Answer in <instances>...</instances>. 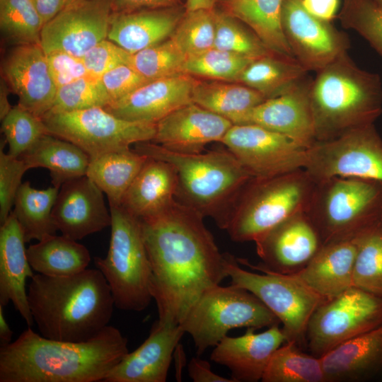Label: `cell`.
Wrapping results in <instances>:
<instances>
[{
	"label": "cell",
	"mask_w": 382,
	"mask_h": 382,
	"mask_svg": "<svg viewBox=\"0 0 382 382\" xmlns=\"http://www.w3.org/2000/svg\"><path fill=\"white\" fill-rule=\"evenodd\" d=\"M11 89L5 80L1 77L0 81V119L2 120L9 112L13 106L8 100Z\"/></svg>",
	"instance_id": "55"
},
{
	"label": "cell",
	"mask_w": 382,
	"mask_h": 382,
	"mask_svg": "<svg viewBox=\"0 0 382 382\" xmlns=\"http://www.w3.org/2000/svg\"><path fill=\"white\" fill-rule=\"evenodd\" d=\"M374 1H375L378 4L382 6V0H374Z\"/></svg>",
	"instance_id": "58"
},
{
	"label": "cell",
	"mask_w": 382,
	"mask_h": 382,
	"mask_svg": "<svg viewBox=\"0 0 382 382\" xmlns=\"http://www.w3.org/2000/svg\"><path fill=\"white\" fill-rule=\"evenodd\" d=\"M49 69L57 88L90 76L82 57L57 50L46 54Z\"/></svg>",
	"instance_id": "50"
},
{
	"label": "cell",
	"mask_w": 382,
	"mask_h": 382,
	"mask_svg": "<svg viewBox=\"0 0 382 382\" xmlns=\"http://www.w3.org/2000/svg\"><path fill=\"white\" fill-rule=\"evenodd\" d=\"M29 170L23 159L0 150V223L8 217L24 173Z\"/></svg>",
	"instance_id": "47"
},
{
	"label": "cell",
	"mask_w": 382,
	"mask_h": 382,
	"mask_svg": "<svg viewBox=\"0 0 382 382\" xmlns=\"http://www.w3.org/2000/svg\"><path fill=\"white\" fill-rule=\"evenodd\" d=\"M203 219L176 200L160 214L140 219L161 323L180 325L205 291L228 277L224 253Z\"/></svg>",
	"instance_id": "1"
},
{
	"label": "cell",
	"mask_w": 382,
	"mask_h": 382,
	"mask_svg": "<svg viewBox=\"0 0 382 382\" xmlns=\"http://www.w3.org/2000/svg\"><path fill=\"white\" fill-rule=\"evenodd\" d=\"M337 17L344 28L358 33L382 57V6L374 0H345Z\"/></svg>",
	"instance_id": "46"
},
{
	"label": "cell",
	"mask_w": 382,
	"mask_h": 382,
	"mask_svg": "<svg viewBox=\"0 0 382 382\" xmlns=\"http://www.w3.org/2000/svg\"><path fill=\"white\" fill-rule=\"evenodd\" d=\"M298 344L286 342L271 357L263 382H325L321 359L301 352Z\"/></svg>",
	"instance_id": "37"
},
{
	"label": "cell",
	"mask_w": 382,
	"mask_h": 382,
	"mask_svg": "<svg viewBox=\"0 0 382 382\" xmlns=\"http://www.w3.org/2000/svg\"><path fill=\"white\" fill-rule=\"evenodd\" d=\"M52 215L62 235L76 241L111 225V214L103 192L86 175L69 180L59 187Z\"/></svg>",
	"instance_id": "19"
},
{
	"label": "cell",
	"mask_w": 382,
	"mask_h": 382,
	"mask_svg": "<svg viewBox=\"0 0 382 382\" xmlns=\"http://www.w3.org/2000/svg\"><path fill=\"white\" fill-rule=\"evenodd\" d=\"M30 310L39 333L48 339L85 341L112 318L114 299L98 269L69 276L36 273L28 286Z\"/></svg>",
	"instance_id": "3"
},
{
	"label": "cell",
	"mask_w": 382,
	"mask_h": 382,
	"mask_svg": "<svg viewBox=\"0 0 382 382\" xmlns=\"http://www.w3.org/2000/svg\"><path fill=\"white\" fill-rule=\"evenodd\" d=\"M1 121V130L8 144V154L21 157L49 132L41 117L18 105L13 106Z\"/></svg>",
	"instance_id": "45"
},
{
	"label": "cell",
	"mask_w": 382,
	"mask_h": 382,
	"mask_svg": "<svg viewBox=\"0 0 382 382\" xmlns=\"http://www.w3.org/2000/svg\"><path fill=\"white\" fill-rule=\"evenodd\" d=\"M44 24L31 0H0V28L8 42L40 44Z\"/></svg>",
	"instance_id": "39"
},
{
	"label": "cell",
	"mask_w": 382,
	"mask_h": 382,
	"mask_svg": "<svg viewBox=\"0 0 382 382\" xmlns=\"http://www.w3.org/2000/svg\"><path fill=\"white\" fill-rule=\"evenodd\" d=\"M302 4L315 17L330 22L337 14L340 0H302Z\"/></svg>",
	"instance_id": "53"
},
{
	"label": "cell",
	"mask_w": 382,
	"mask_h": 382,
	"mask_svg": "<svg viewBox=\"0 0 382 382\" xmlns=\"http://www.w3.org/2000/svg\"><path fill=\"white\" fill-rule=\"evenodd\" d=\"M307 72L294 57L274 54L255 59L236 83L250 87L269 99L289 91L307 76Z\"/></svg>",
	"instance_id": "34"
},
{
	"label": "cell",
	"mask_w": 382,
	"mask_h": 382,
	"mask_svg": "<svg viewBox=\"0 0 382 382\" xmlns=\"http://www.w3.org/2000/svg\"><path fill=\"white\" fill-rule=\"evenodd\" d=\"M253 177L303 169L308 148L284 134L252 125H233L221 141Z\"/></svg>",
	"instance_id": "14"
},
{
	"label": "cell",
	"mask_w": 382,
	"mask_h": 382,
	"mask_svg": "<svg viewBox=\"0 0 382 382\" xmlns=\"http://www.w3.org/2000/svg\"><path fill=\"white\" fill-rule=\"evenodd\" d=\"M381 221H382V216H381Z\"/></svg>",
	"instance_id": "60"
},
{
	"label": "cell",
	"mask_w": 382,
	"mask_h": 382,
	"mask_svg": "<svg viewBox=\"0 0 382 382\" xmlns=\"http://www.w3.org/2000/svg\"><path fill=\"white\" fill-rule=\"evenodd\" d=\"M112 13L110 0H71L43 25L40 45L45 54L60 50L82 57L108 38Z\"/></svg>",
	"instance_id": "16"
},
{
	"label": "cell",
	"mask_w": 382,
	"mask_h": 382,
	"mask_svg": "<svg viewBox=\"0 0 382 382\" xmlns=\"http://www.w3.org/2000/svg\"><path fill=\"white\" fill-rule=\"evenodd\" d=\"M188 375L194 382H236L213 372L210 364L199 357H192L187 366Z\"/></svg>",
	"instance_id": "52"
},
{
	"label": "cell",
	"mask_w": 382,
	"mask_h": 382,
	"mask_svg": "<svg viewBox=\"0 0 382 382\" xmlns=\"http://www.w3.org/2000/svg\"><path fill=\"white\" fill-rule=\"evenodd\" d=\"M308 76L289 91L266 99L245 112L236 125L252 124L287 136L310 148L316 143Z\"/></svg>",
	"instance_id": "20"
},
{
	"label": "cell",
	"mask_w": 382,
	"mask_h": 382,
	"mask_svg": "<svg viewBox=\"0 0 382 382\" xmlns=\"http://www.w3.org/2000/svg\"><path fill=\"white\" fill-rule=\"evenodd\" d=\"M110 103L100 78L87 76L57 88L52 108L46 115L105 108Z\"/></svg>",
	"instance_id": "44"
},
{
	"label": "cell",
	"mask_w": 382,
	"mask_h": 382,
	"mask_svg": "<svg viewBox=\"0 0 382 382\" xmlns=\"http://www.w3.org/2000/svg\"><path fill=\"white\" fill-rule=\"evenodd\" d=\"M197 81L185 74L153 80L105 108L126 120L156 124L175 110L193 103Z\"/></svg>",
	"instance_id": "22"
},
{
	"label": "cell",
	"mask_w": 382,
	"mask_h": 382,
	"mask_svg": "<svg viewBox=\"0 0 382 382\" xmlns=\"http://www.w3.org/2000/svg\"><path fill=\"white\" fill-rule=\"evenodd\" d=\"M187 57L170 38L132 54L130 66L153 81L183 74Z\"/></svg>",
	"instance_id": "43"
},
{
	"label": "cell",
	"mask_w": 382,
	"mask_h": 382,
	"mask_svg": "<svg viewBox=\"0 0 382 382\" xmlns=\"http://www.w3.org/2000/svg\"><path fill=\"white\" fill-rule=\"evenodd\" d=\"M131 57L132 54L106 38L91 48L82 59L89 75L100 78L118 66L130 65Z\"/></svg>",
	"instance_id": "48"
},
{
	"label": "cell",
	"mask_w": 382,
	"mask_h": 382,
	"mask_svg": "<svg viewBox=\"0 0 382 382\" xmlns=\"http://www.w3.org/2000/svg\"><path fill=\"white\" fill-rule=\"evenodd\" d=\"M31 1H33L45 24L53 18L68 2V0Z\"/></svg>",
	"instance_id": "54"
},
{
	"label": "cell",
	"mask_w": 382,
	"mask_h": 382,
	"mask_svg": "<svg viewBox=\"0 0 382 382\" xmlns=\"http://www.w3.org/2000/svg\"><path fill=\"white\" fill-rule=\"evenodd\" d=\"M113 13L174 7L178 0H110Z\"/></svg>",
	"instance_id": "51"
},
{
	"label": "cell",
	"mask_w": 382,
	"mask_h": 382,
	"mask_svg": "<svg viewBox=\"0 0 382 382\" xmlns=\"http://www.w3.org/2000/svg\"><path fill=\"white\" fill-rule=\"evenodd\" d=\"M283 0H221L224 13L249 27L274 52L293 57L281 27Z\"/></svg>",
	"instance_id": "33"
},
{
	"label": "cell",
	"mask_w": 382,
	"mask_h": 382,
	"mask_svg": "<svg viewBox=\"0 0 382 382\" xmlns=\"http://www.w3.org/2000/svg\"><path fill=\"white\" fill-rule=\"evenodd\" d=\"M216 0H186V11L214 9Z\"/></svg>",
	"instance_id": "57"
},
{
	"label": "cell",
	"mask_w": 382,
	"mask_h": 382,
	"mask_svg": "<svg viewBox=\"0 0 382 382\" xmlns=\"http://www.w3.org/2000/svg\"><path fill=\"white\" fill-rule=\"evenodd\" d=\"M70 1H71V0H68V2H69ZM68 2H67V3H68Z\"/></svg>",
	"instance_id": "59"
},
{
	"label": "cell",
	"mask_w": 382,
	"mask_h": 382,
	"mask_svg": "<svg viewBox=\"0 0 382 382\" xmlns=\"http://www.w3.org/2000/svg\"><path fill=\"white\" fill-rule=\"evenodd\" d=\"M100 79L110 99V105L151 81L129 64L120 65L108 71Z\"/></svg>",
	"instance_id": "49"
},
{
	"label": "cell",
	"mask_w": 382,
	"mask_h": 382,
	"mask_svg": "<svg viewBox=\"0 0 382 382\" xmlns=\"http://www.w3.org/2000/svg\"><path fill=\"white\" fill-rule=\"evenodd\" d=\"M30 265L38 274L63 277L88 268L91 255L77 241L63 235H50L30 245L26 250Z\"/></svg>",
	"instance_id": "32"
},
{
	"label": "cell",
	"mask_w": 382,
	"mask_h": 382,
	"mask_svg": "<svg viewBox=\"0 0 382 382\" xmlns=\"http://www.w3.org/2000/svg\"><path fill=\"white\" fill-rule=\"evenodd\" d=\"M224 258L231 284L253 294L277 316L286 342H301L323 299L290 274L265 269L255 270L263 274L250 272L241 267L234 255L224 253Z\"/></svg>",
	"instance_id": "10"
},
{
	"label": "cell",
	"mask_w": 382,
	"mask_h": 382,
	"mask_svg": "<svg viewBox=\"0 0 382 382\" xmlns=\"http://www.w3.org/2000/svg\"><path fill=\"white\" fill-rule=\"evenodd\" d=\"M19 158L29 169L49 170L52 185L59 188L69 180L85 176L90 162L89 156L81 149L50 133Z\"/></svg>",
	"instance_id": "30"
},
{
	"label": "cell",
	"mask_w": 382,
	"mask_h": 382,
	"mask_svg": "<svg viewBox=\"0 0 382 382\" xmlns=\"http://www.w3.org/2000/svg\"><path fill=\"white\" fill-rule=\"evenodd\" d=\"M280 322L253 294L232 285H216L205 291L180 323L202 355L216 346L229 330L241 328L271 327Z\"/></svg>",
	"instance_id": "9"
},
{
	"label": "cell",
	"mask_w": 382,
	"mask_h": 382,
	"mask_svg": "<svg viewBox=\"0 0 382 382\" xmlns=\"http://www.w3.org/2000/svg\"><path fill=\"white\" fill-rule=\"evenodd\" d=\"M1 77L21 107L41 118L51 109L57 88L40 44L14 45L1 63Z\"/></svg>",
	"instance_id": "18"
},
{
	"label": "cell",
	"mask_w": 382,
	"mask_h": 382,
	"mask_svg": "<svg viewBox=\"0 0 382 382\" xmlns=\"http://www.w3.org/2000/svg\"><path fill=\"white\" fill-rule=\"evenodd\" d=\"M170 37L187 58L213 48L215 10H185Z\"/></svg>",
	"instance_id": "41"
},
{
	"label": "cell",
	"mask_w": 382,
	"mask_h": 382,
	"mask_svg": "<svg viewBox=\"0 0 382 382\" xmlns=\"http://www.w3.org/2000/svg\"><path fill=\"white\" fill-rule=\"evenodd\" d=\"M303 169L316 183L333 177L382 182V139L374 124L314 143Z\"/></svg>",
	"instance_id": "13"
},
{
	"label": "cell",
	"mask_w": 382,
	"mask_h": 382,
	"mask_svg": "<svg viewBox=\"0 0 382 382\" xmlns=\"http://www.w3.org/2000/svg\"><path fill=\"white\" fill-rule=\"evenodd\" d=\"M184 13L175 6L113 13L108 39L132 54L169 38Z\"/></svg>",
	"instance_id": "27"
},
{
	"label": "cell",
	"mask_w": 382,
	"mask_h": 382,
	"mask_svg": "<svg viewBox=\"0 0 382 382\" xmlns=\"http://www.w3.org/2000/svg\"><path fill=\"white\" fill-rule=\"evenodd\" d=\"M4 307L0 305V345L4 346L11 343L13 332L6 320Z\"/></svg>",
	"instance_id": "56"
},
{
	"label": "cell",
	"mask_w": 382,
	"mask_h": 382,
	"mask_svg": "<svg viewBox=\"0 0 382 382\" xmlns=\"http://www.w3.org/2000/svg\"><path fill=\"white\" fill-rule=\"evenodd\" d=\"M280 22L293 56L307 71H318L350 47L345 33L311 14L302 0H283Z\"/></svg>",
	"instance_id": "15"
},
{
	"label": "cell",
	"mask_w": 382,
	"mask_h": 382,
	"mask_svg": "<svg viewBox=\"0 0 382 382\" xmlns=\"http://www.w3.org/2000/svg\"><path fill=\"white\" fill-rule=\"evenodd\" d=\"M176 187L174 166L167 161L148 157L120 206L139 219L154 217L175 200Z\"/></svg>",
	"instance_id": "29"
},
{
	"label": "cell",
	"mask_w": 382,
	"mask_h": 382,
	"mask_svg": "<svg viewBox=\"0 0 382 382\" xmlns=\"http://www.w3.org/2000/svg\"><path fill=\"white\" fill-rule=\"evenodd\" d=\"M147 159L130 147L113 150L90 158L86 175L106 195L110 207L120 206Z\"/></svg>",
	"instance_id": "31"
},
{
	"label": "cell",
	"mask_w": 382,
	"mask_h": 382,
	"mask_svg": "<svg viewBox=\"0 0 382 382\" xmlns=\"http://www.w3.org/2000/svg\"><path fill=\"white\" fill-rule=\"evenodd\" d=\"M59 188L52 185L47 189L33 187L30 182L21 184L14 200L13 210L25 243L40 241L56 234L52 209Z\"/></svg>",
	"instance_id": "36"
},
{
	"label": "cell",
	"mask_w": 382,
	"mask_h": 382,
	"mask_svg": "<svg viewBox=\"0 0 382 382\" xmlns=\"http://www.w3.org/2000/svg\"><path fill=\"white\" fill-rule=\"evenodd\" d=\"M185 332L180 325L156 320L149 337L110 372L105 382H165L174 351Z\"/></svg>",
	"instance_id": "23"
},
{
	"label": "cell",
	"mask_w": 382,
	"mask_h": 382,
	"mask_svg": "<svg viewBox=\"0 0 382 382\" xmlns=\"http://www.w3.org/2000/svg\"><path fill=\"white\" fill-rule=\"evenodd\" d=\"M42 119L50 134L76 145L90 158L152 141L156 129V124L126 120L103 107L47 114Z\"/></svg>",
	"instance_id": "11"
},
{
	"label": "cell",
	"mask_w": 382,
	"mask_h": 382,
	"mask_svg": "<svg viewBox=\"0 0 382 382\" xmlns=\"http://www.w3.org/2000/svg\"><path fill=\"white\" fill-rule=\"evenodd\" d=\"M232 125L228 120L190 103L156 123L152 142L177 153L199 154L207 144L221 142Z\"/></svg>",
	"instance_id": "21"
},
{
	"label": "cell",
	"mask_w": 382,
	"mask_h": 382,
	"mask_svg": "<svg viewBox=\"0 0 382 382\" xmlns=\"http://www.w3.org/2000/svg\"><path fill=\"white\" fill-rule=\"evenodd\" d=\"M357 236L323 245L301 270L291 274L323 301L335 298L352 286Z\"/></svg>",
	"instance_id": "26"
},
{
	"label": "cell",
	"mask_w": 382,
	"mask_h": 382,
	"mask_svg": "<svg viewBox=\"0 0 382 382\" xmlns=\"http://www.w3.org/2000/svg\"><path fill=\"white\" fill-rule=\"evenodd\" d=\"M128 352V340L110 325L79 342L48 339L28 327L0 346V382L104 381Z\"/></svg>",
	"instance_id": "2"
},
{
	"label": "cell",
	"mask_w": 382,
	"mask_h": 382,
	"mask_svg": "<svg viewBox=\"0 0 382 382\" xmlns=\"http://www.w3.org/2000/svg\"><path fill=\"white\" fill-rule=\"evenodd\" d=\"M266 98L256 90L236 82L197 80L192 102L236 125L248 110Z\"/></svg>",
	"instance_id": "35"
},
{
	"label": "cell",
	"mask_w": 382,
	"mask_h": 382,
	"mask_svg": "<svg viewBox=\"0 0 382 382\" xmlns=\"http://www.w3.org/2000/svg\"><path fill=\"white\" fill-rule=\"evenodd\" d=\"M309 98L316 142L329 141L374 124L382 114V81L346 52L316 72Z\"/></svg>",
	"instance_id": "4"
},
{
	"label": "cell",
	"mask_w": 382,
	"mask_h": 382,
	"mask_svg": "<svg viewBox=\"0 0 382 382\" xmlns=\"http://www.w3.org/2000/svg\"><path fill=\"white\" fill-rule=\"evenodd\" d=\"M315 186L304 169L253 178L236 200L225 230L235 242H256L291 216L306 212Z\"/></svg>",
	"instance_id": "6"
},
{
	"label": "cell",
	"mask_w": 382,
	"mask_h": 382,
	"mask_svg": "<svg viewBox=\"0 0 382 382\" xmlns=\"http://www.w3.org/2000/svg\"><path fill=\"white\" fill-rule=\"evenodd\" d=\"M214 47L253 59L279 54L271 50L249 27L222 11H215Z\"/></svg>",
	"instance_id": "40"
},
{
	"label": "cell",
	"mask_w": 382,
	"mask_h": 382,
	"mask_svg": "<svg viewBox=\"0 0 382 382\" xmlns=\"http://www.w3.org/2000/svg\"><path fill=\"white\" fill-rule=\"evenodd\" d=\"M138 153L171 163L176 171L175 199L225 229L238 195L253 178L234 155L226 150L181 154L152 141L134 144Z\"/></svg>",
	"instance_id": "5"
},
{
	"label": "cell",
	"mask_w": 382,
	"mask_h": 382,
	"mask_svg": "<svg viewBox=\"0 0 382 382\" xmlns=\"http://www.w3.org/2000/svg\"><path fill=\"white\" fill-rule=\"evenodd\" d=\"M352 285L382 298V221L357 235Z\"/></svg>",
	"instance_id": "38"
},
{
	"label": "cell",
	"mask_w": 382,
	"mask_h": 382,
	"mask_svg": "<svg viewBox=\"0 0 382 382\" xmlns=\"http://www.w3.org/2000/svg\"><path fill=\"white\" fill-rule=\"evenodd\" d=\"M19 224L11 212L0 227V305L11 302L28 327L34 324L26 282L34 276Z\"/></svg>",
	"instance_id": "25"
},
{
	"label": "cell",
	"mask_w": 382,
	"mask_h": 382,
	"mask_svg": "<svg viewBox=\"0 0 382 382\" xmlns=\"http://www.w3.org/2000/svg\"><path fill=\"white\" fill-rule=\"evenodd\" d=\"M381 325L382 298L352 286L316 308L306 336L311 354L320 357Z\"/></svg>",
	"instance_id": "12"
},
{
	"label": "cell",
	"mask_w": 382,
	"mask_h": 382,
	"mask_svg": "<svg viewBox=\"0 0 382 382\" xmlns=\"http://www.w3.org/2000/svg\"><path fill=\"white\" fill-rule=\"evenodd\" d=\"M306 214L323 244L354 237L381 219L382 182L346 177L316 182Z\"/></svg>",
	"instance_id": "8"
},
{
	"label": "cell",
	"mask_w": 382,
	"mask_h": 382,
	"mask_svg": "<svg viewBox=\"0 0 382 382\" xmlns=\"http://www.w3.org/2000/svg\"><path fill=\"white\" fill-rule=\"evenodd\" d=\"M254 59L213 47L188 57L183 74L214 81L237 82L243 70Z\"/></svg>",
	"instance_id": "42"
},
{
	"label": "cell",
	"mask_w": 382,
	"mask_h": 382,
	"mask_svg": "<svg viewBox=\"0 0 382 382\" xmlns=\"http://www.w3.org/2000/svg\"><path fill=\"white\" fill-rule=\"evenodd\" d=\"M255 330L248 328L239 337L226 335L211 353V360L227 367L236 382L261 380L271 357L286 342L279 324L260 333Z\"/></svg>",
	"instance_id": "24"
},
{
	"label": "cell",
	"mask_w": 382,
	"mask_h": 382,
	"mask_svg": "<svg viewBox=\"0 0 382 382\" xmlns=\"http://www.w3.org/2000/svg\"><path fill=\"white\" fill-rule=\"evenodd\" d=\"M325 382L359 381L382 371V325L320 357Z\"/></svg>",
	"instance_id": "28"
},
{
	"label": "cell",
	"mask_w": 382,
	"mask_h": 382,
	"mask_svg": "<svg viewBox=\"0 0 382 382\" xmlns=\"http://www.w3.org/2000/svg\"><path fill=\"white\" fill-rule=\"evenodd\" d=\"M262 262L251 265L238 258L243 265L291 274L303 269L317 254L323 243L306 212L295 214L270 231L255 242Z\"/></svg>",
	"instance_id": "17"
},
{
	"label": "cell",
	"mask_w": 382,
	"mask_h": 382,
	"mask_svg": "<svg viewBox=\"0 0 382 382\" xmlns=\"http://www.w3.org/2000/svg\"><path fill=\"white\" fill-rule=\"evenodd\" d=\"M111 235L105 257L94 263L106 279L118 309L141 311L153 300L151 270L140 219L121 206H110Z\"/></svg>",
	"instance_id": "7"
}]
</instances>
